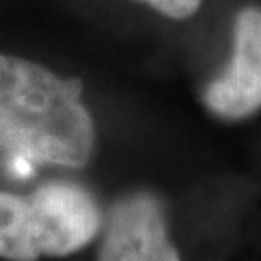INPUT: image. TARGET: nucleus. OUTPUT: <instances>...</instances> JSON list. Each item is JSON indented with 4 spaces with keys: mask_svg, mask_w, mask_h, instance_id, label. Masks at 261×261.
Returning <instances> with one entry per match:
<instances>
[{
    "mask_svg": "<svg viewBox=\"0 0 261 261\" xmlns=\"http://www.w3.org/2000/svg\"><path fill=\"white\" fill-rule=\"evenodd\" d=\"M143 2L149 4L160 14L176 20L192 17L202 5V0H143Z\"/></svg>",
    "mask_w": 261,
    "mask_h": 261,
    "instance_id": "39448f33",
    "label": "nucleus"
},
{
    "mask_svg": "<svg viewBox=\"0 0 261 261\" xmlns=\"http://www.w3.org/2000/svg\"><path fill=\"white\" fill-rule=\"evenodd\" d=\"M98 227L95 200L70 181H49L29 197L0 192V258L65 256L87 246Z\"/></svg>",
    "mask_w": 261,
    "mask_h": 261,
    "instance_id": "f03ea898",
    "label": "nucleus"
},
{
    "mask_svg": "<svg viewBox=\"0 0 261 261\" xmlns=\"http://www.w3.org/2000/svg\"><path fill=\"white\" fill-rule=\"evenodd\" d=\"M82 83L0 55V153L70 168L88 163L95 129L80 102Z\"/></svg>",
    "mask_w": 261,
    "mask_h": 261,
    "instance_id": "f257e3e1",
    "label": "nucleus"
},
{
    "mask_svg": "<svg viewBox=\"0 0 261 261\" xmlns=\"http://www.w3.org/2000/svg\"><path fill=\"white\" fill-rule=\"evenodd\" d=\"M203 103L224 121H239L261 109V10L246 7L234 20V51L208 83Z\"/></svg>",
    "mask_w": 261,
    "mask_h": 261,
    "instance_id": "7ed1b4c3",
    "label": "nucleus"
},
{
    "mask_svg": "<svg viewBox=\"0 0 261 261\" xmlns=\"http://www.w3.org/2000/svg\"><path fill=\"white\" fill-rule=\"evenodd\" d=\"M98 259L143 261L180 259L166 232L161 203L148 194L127 197L112 208Z\"/></svg>",
    "mask_w": 261,
    "mask_h": 261,
    "instance_id": "20e7f679",
    "label": "nucleus"
}]
</instances>
